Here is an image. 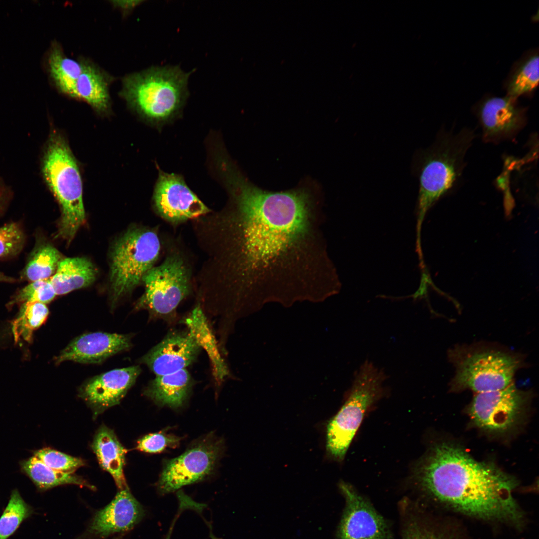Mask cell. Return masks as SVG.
<instances>
[{
	"label": "cell",
	"instance_id": "6da1fadb",
	"mask_svg": "<svg viewBox=\"0 0 539 539\" xmlns=\"http://www.w3.org/2000/svg\"><path fill=\"white\" fill-rule=\"evenodd\" d=\"M229 208L193 220L206 259L198 293L221 320L251 302L323 299L341 282L327 250L320 199L310 191L263 190L238 180Z\"/></svg>",
	"mask_w": 539,
	"mask_h": 539
},
{
	"label": "cell",
	"instance_id": "7a4b0ae2",
	"mask_svg": "<svg viewBox=\"0 0 539 539\" xmlns=\"http://www.w3.org/2000/svg\"><path fill=\"white\" fill-rule=\"evenodd\" d=\"M413 478L424 495L463 514L514 525L522 522L513 495L516 480L458 445H434L415 467Z\"/></svg>",
	"mask_w": 539,
	"mask_h": 539
},
{
	"label": "cell",
	"instance_id": "3957f363",
	"mask_svg": "<svg viewBox=\"0 0 539 539\" xmlns=\"http://www.w3.org/2000/svg\"><path fill=\"white\" fill-rule=\"evenodd\" d=\"M476 136L470 128H462L457 132L442 128L430 146L415 152L412 168L419 180L417 248L421 247V229L426 213L441 198L459 186L466 154Z\"/></svg>",
	"mask_w": 539,
	"mask_h": 539
},
{
	"label": "cell",
	"instance_id": "277c9868",
	"mask_svg": "<svg viewBox=\"0 0 539 539\" xmlns=\"http://www.w3.org/2000/svg\"><path fill=\"white\" fill-rule=\"evenodd\" d=\"M448 357L455 368L451 390H470L476 393L509 386L524 363L522 355L484 343L456 346L448 352Z\"/></svg>",
	"mask_w": 539,
	"mask_h": 539
},
{
	"label": "cell",
	"instance_id": "5b68a950",
	"mask_svg": "<svg viewBox=\"0 0 539 539\" xmlns=\"http://www.w3.org/2000/svg\"><path fill=\"white\" fill-rule=\"evenodd\" d=\"M42 172L61 210L56 237L69 244L84 224L82 183L76 161L66 140L52 133L44 151Z\"/></svg>",
	"mask_w": 539,
	"mask_h": 539
},
{
	"label": "cell",
	"instance_id": "8992f818",
	"mask_svg": "<svg viewBox=\"0 0 539 539\" xmlns=\"http://www.w3.org/2000/svg\"><path fill=\"white\" fill-rule=\"evenodd\" d=\"M388 377L368 360L355 372L344 404L327 426L326 447L332 457L343 459L367 412L386 392Z\"/></svg>",
	"mask_w": 539,
	"mask_h": 539
},
{
	"label": "cell",
	"instance_id": "52a82bcc",
	"mask_svg": "<svg viewBox=\"0 0 539 539\" xmlns=\"http://www.w3.org/2000/svg\"><path fill=\"white\" fill-rule=\"evenodd\" d=\"M189 75L176 66L152 67L126 76L121 93L143 115L166 119L177 112L187 96Z\"/></svg>",
	"mask_w": 539,
	"mask_h": 539
},
{
	"label": "cell",
	"instance_id": "ba28073f",
	"mask_svg": "<svg viewBox=\"0 0 539 539\" xmlns=\"http://www.w3.org/2000/svg\"><path fill=\"white\" fill-rule=\"evenodd\" d=\"M161 249L157 232L146 228L129 229L114 243L111 255L112 303L130 293L154 266Z\"/></svg>",
	"mask_w": 539,
	"mask_h": 539
},
{
	"label": "cell",
	"instance_id": "9c48e42d",
	"mask_svg": "<svg viewBox=\"0 0 539 539\" xmlns=\"http://www.w3.org/2000/svg\"><path fill=\"white\" fill-rule=\"evenodd\" d=\"M191 277L184 257L178 252L170 253L144 276L145 292L137 308L146 309L153 318L171 321L178 306L191 291Z\"/></svg>",
	"mask_w": 539,
	"mask_h": 539
},
{
	"label": "cell",
	"instance_id": "30bf717a",
	"mask_svg": "<svg viewBox=\"0 0 539 539\" xmlns=\"http://www.w3.org/2000/svg\"><path fill=\"white\" fill-rule=\"evenodd\" d=\"M531 393L513 383L496 391L476 393L470 404L471 419L479 428L502 433L514 427L522 417Z\"/></svg>",
	"mask_w": 539,
	"mask_h": 539
},
{
	"label": "cell",
	"instance_id": "8fae6325",
	"mask_svg": "<svg viewBox=\"0 0 539 539\" xmlns=\"http://www.w3.org/2000/svg\"><path fill=\"white\" fill-rule=\"evenodd\" d=\"M223 449L221 440L211 433L180 456L167 460L158 482L160 492H173L207 477L214 471Z\"/></svg>",
	"mask_w": 539,
	"mask_h": 539
},
{
	"label": "cell",
	"instance_id": "7c38bea8",
	"mask_svg": "<svg viewBox=\"0 0 539 539\" xmlns=\"http://www.w3.org/2000/svg\"><path fill=\"white\" fill-rule=\"evenodd\" d=\"M339 487L345 504L336 539H393L387 521L366 497L344 481Z\"/></svg>",
	"mask_w": 539,
	"mask_h": 539
},
{
	"label": "cell",
	"instance_id": "4fadbf2b",
	"mask_svg": "<svg viewBox=\"0 0 539 539\" xmlns=\"http://www.w3.org/2000/svg\"><path fill=\"white\" fill-rule=\"evenodd\" d=\"M475 113L482 139L488 144L514 139L527 123L525 110L518 105L516 99L508 96L482 100L476 106Z\"/></svg>",
	"mask_w": 539,
	"mask_h": 539
},
{
	"label": "cell",
	"instance_id": "5bb4252c",
	"mask_svg": "<svg viewBox=\"0 0 539 539\" xmlns=\"http://www.w3.org/2000/svg\"><path fill=\"white\" fill-rule=\"evenodd\" d=\"M154 201L160 215L174 224L194 220L210 212L183 179L174 174L160 173L154 191Z\"/></svg>",
	"mask_w": 539,
	"mask_h": 539
},
{
	"label": "cell",
	"instance_id": "9a60e30c",
	"mask_svg": "<svg viewBox=\"0 0 539 539\" xmlns=\"http://www.w3.org/2000/svg\"><path fill=\"white\" fill-rule=\"evenodd\" d=\"M202 348L191 329L169 332L140 359L156 376L176 372L197 359Z\"/></svg>",
	"mask_w": 539,
	"mask_h": 539
},
{
	"label": "cell",
	"instance_id": "2e32d148",
	"mask_svg": "<svg viewBox=\"0 0 539 539\" xmlns=\"http://www.w3.org/2000/svg\"><path fill=\"white\" fill-rule=\"evenodd\" d=\"M141 372L138 365L115 369L95 376L85 382L80 396L95 414L119 403Z\"/></svg>",
	"mask_w": 539,
	"mask_h": 539
},
{
	"label": "cell",
	"instance_id": "e0dca14e",
	"mask_svg": "<svg viewBox=\"0 0 539 539\" xmlns=\"http://www.w3.org/2000/svg\"><path fill=\"white\" fill-rule=\"evenodd\" d=\"M131 336L96 332L80 335L69 343L55 358V363L71 361L83 364H97L129 349Z\"/></svg>",
	"mask_w": 539,
	"mask_h": 539
},
{
	"label": "cell",
	"instance_id": "ac0fdd59",
	"mask_svg": "<svg viewBox=\"0 0 539 539\" xmlns=\"http://www.w3.org/2000/svg\"><path fill=\"white\" fill-rule=\"evenodd\" d=\"M145 511L129 488L120 490L106 506L97 511L87 530V535L105 538L127 531L142 519Z\"/></svg>",
	"mask_w": 539,
	"mask_h": 539
},
{
	"label": "cell",
	"instance_id": "d6986e66",
	"mask_svg": "<svg viewBox=\"0 0 539 539\" xmlns=\"http://www.w3.org/2000/svg\"><path fill=\"white\" fill-rule=\"evenodd\" d=\"M193 384L190 373L183 369L156 376L145 389L144 394L159 405L177 408L184 404Z\"/></svg>",
	"mask_w": 539,
	"mask_h": 539
},
{
	"label": "cell",
	"instance_id": "ffe728a7",
	"mask_svg": "<svg viewBox=\"0 0 539 539\" xmlns=\"http://www.w3.org/2000/svg\"><path fill=\"white\" fill-rule=\"evenodd\" d=\"M96 275L95 267L88 259L66 258L60 260L49 280L56 295H61L88 286L95 280Z\"/></svg>",
	"mask_w": 539,
	"mask_h": 539
},
{
	"label": "cell",
	"instance_id": "44dd1931",
	"mask_svg": "<svg viewBox=\"0 0 539 539\" xmlns=\"http://www.w3.org/2000/svg\"><path fill=\"white\" fill-rule=\"evenodd\" d=\"M92 448L101 467L113 477L120 490L128 488L123 474L126 450L113 431L102 426L97 431Z\"/></svg>",
	"mask_w": 539,
	"mask_h": 539
},
{
	"label": "cell",
	"instance_id": "7402d4cb",
	"mask_svg": "<svg viewBox=\"0 0 539 539\" xmlns=\"http://www.w3.org/2000/svg\"><path fill=\"white\" fill-rule=\"evenodd\" d=\"M109 84L108 76L94 64L85 60L72 97L85 101L98 111L105 112L109 106Z\"/></svg>",
	"mask_w": 539,
	"mask_h": 539
},
{
	"label": "cell",
	"instance_id": "603a6c76",
	"mask_svg": "<svg viewBox=\"0 0 539 539\" xmlns=\"http://www.w3.org/2000/svg\"><path fill=\"white\" fill-rule=\"evenodd\" d=\"M183 323L192 330L201 348L207 352L212 363L215 380L218 382L222 381L228 374V370L220 354L218 342L213 335L208 321L199 304Z\"/></svg>",
	"mask_w": 539,
	"mask_h": 539
},
{
	"label": "cell",
	"instance_id": "cb8c5ba5",
	"mask_svg": "<svg viewBox=\"0 0 539 539\" xmlns=\"http://www.w3.org/2000/svg\"><path fill=\"white\" fill-rule=\"evenodd\" d=\"M21 467L24 473L41 491H45L55 486L64 484H74L86 487L94 490L90 485L81 477L71 472H62L48 467L35 456L22 461Z\"/></svg>",
	"mask_w": 539,
	"mask_h": 539
},
{
	"label": "cell",
	"instance_id": "d4e9b609",
	"mask_svg": "<svg viewBox=\"0 0 539 539\" xmlns=\"http://www.w3.org/2000/svg\"><path fill=\"white\" fill-rule=\"evenodd\" d=\"M84 62V60L68 57L58 44L52 45L48 57L49 72L60 92L72 97L74 84L82 71Z\"/></svg>",
	"mask_w": 539,
	"mask_h": 539
},
{
	"label": "cell",
	"instance_id": "484cf974",
	"mask_svg": "<svg viewBox=\"0 0 539 539\" xmlns=\"http://www.w3.org/2000/svg\"><path fill=\"white\" fill-rule=\"evenodd\" d=\"M61 260L60 253L52 245L38 242L21 272V279L30 282L48 279L55 272Z\"/></svg>",
	"mask_w": 539,
	"mask_h": 539
},
{
	"label": "cell",
	"instance_id": "4316f807",
	"mask_svg": "<svg viewBox=\"0 0 539 539\" xmlns=\"http://www.w3.org/2000/svg\"><path fill=\"white\" fill-rule=\"evenodd\" d=\"M400 515L402 539H447L431 527L415 503L404 500L400 505Z\"/></svg>",
	"mask_w": 539,
	"mask_h": 539
},
{
	"label": "cell",
	"instance_id": "83f0119b",
	"mask_svg": "<svg viewBox=\"0 0 539 539\" xmlns=\"http://www.w3.org/2000/svg\"><path fill=\"white\" fill-rule=\"evenodd\" d=\"M539 72V55L534 53L522 61L510 76L507 96L516 99L534 90L538 85Z\"/></svg>",
	"mask_w": 539,
	"mask_h": 539
},
{
	"label": "cell",
	"instance_id": "f1b7e54d",
	"mask_svg": "<svg viewBox=\"0 0 539 539\" xmlns=\"http://www.w3.org/2000/svg\"><path fill=\"white\" fill-rule=\"evenodd\" d=\"M49 310L45 304L26 302L22 304L18 316L12 323V332L15 342L23 339L31 340L32 332L46 321Z\"/></svg>",
	"mask_w": 539,
	"mask_h": 539
},
{
	"label": "cell",
	"instance_id": "f546056e",
	"mask_svg": "<svg viewBox=\"0 0 539 539\" xmlns=\"http://www.w3.org/2000/svg\"><path fill=\"white\" fill-rule=\"evenodd\" d=\"M33 510L17 489L12 491L10 500L0 518V539H7L30 516Z\"/></svg>",
	"mask_w": 539,
	"mask_h": 539
},
{
	"label": "cell",
	"instance_id": "4dcf8cb0",
	"mask_svg": "<svg viewBox=\"0 0 539 539\" xmlns=\"http://www.w3.org/2000/svg\"><path fill=\"white\" fill-rule=\"evenodd\" d=\"M56 295L49 279L32 282L18 291L8 302L10 307L14 304L26 302L48 303Z\"/></svg>",
	"mask_w": 539,
	"mask_h": 539
},
{
	"label": "cell",
	"instance_id": "1f68e13d",
	"mask_svg": "<svg viewBox=\"0 0 539 539\" xmlns=\"http://www.w3.org/2000/svg\"><path fill=\"white\" fill-rule=\"evenodd\" d=\"M25 235L20 225L11 222L0 227V259L17 256L23 248Z\"/></svg>",
	"mask_w": 539,
	"mask_h": 539
},
{
	"label": "cell",
	"instance_id": "d6a6232c",
	"mask_svg": "<svg viewBox=\"0 0 539 539\" xmlns=\"http://www.w3.org/2000/svg\"><path fill=\"white\" fill-rule=\"evenodd\" d=\"M34 456L54 470L71 472L84 465V461L57 450L45 448L35 451Z\"/></svg>",
	"mask_w": 539,
	"mask_h": 539
},
{
	"label": "cell",
	"instance_id": "836d02e7",
	"mask_svg": "<svg viewBox=\"0 0 539 539\" xmlns=\"http://www.w3.org/2000/svg\"><path fill=\"white\" fill-rule=\"evenodd\" d=\"M180 440L179 437L163 432L150 434L138 441L136 449L147 453H160L168 448L177 447Z\"/></svg>",
	"mask_w": 539,
	"mask_h": 539
},
{
	"label": "cell",
	"instance_id": "e575fe53",
	"mask_svg": "<svg viewBox=\"0 0 539 539\" xmlns=\"http://www.w3.org/2000/svg\"><path fill=\"white\" fill-rule=\"evenodd\" d=\"M141 0H115L112 1L113 4L124 10H130L139 5Z\"/></svg>",
	"mask_w": 539,
	"mask_h": 539
},
{
	"label": "cell",
	"instance_id": "d590c367",
	"mask_svg": "<svg viewBox=\"0 0 539 539\" xmlns=\"http://www.w3.org/2000/svg\"><path fill=\"white\" fill-rule=\"evenodd\" d=\"M8 199V192L3 186L0 184V212L4 207Z\"/></svg>",
	"mask_w": 539,
	"mask_h": 539
},
{
	"label": "cell",
	"instance_id": "8d00e7d4",
	"mask_svg": "<svg viewBox=\"0 0 539 539\" xmlns=\"http://www.w3.org/2000/svg\"><path fill=\"white\" fill-rule=\"evenodd\" d=\"M15 281H16V279L15 278L7 276L4 273L0 272V282L13 283Z\"/></svg>",
	"mask_w": 539,
	"mask_h": 539
},
{
	"label": "cell",
	"instance_id": "74e56055",
	"mask_svg": "<svg viewBox=\"0 0 539 539\" xmlns=\"http://www.w3.org/2000/svg\"><path fill=\"white\" fill-rule=\"evenodd\" d=\"M114 539H122V538L121 537L119 536V537H116Z\"/></svg>",
	"mask_w": 539,
	"mask_h": 539
}]
</instances>
